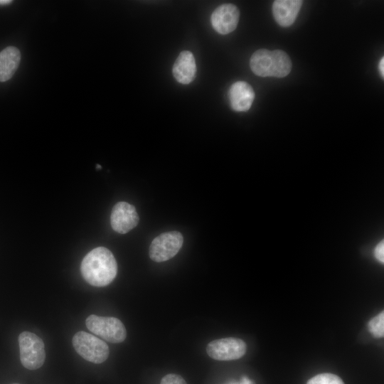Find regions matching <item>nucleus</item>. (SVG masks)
Instances as JSON below:
<instances>
[{
	"label": "nucleus",
	"mask_w": 384,
	"mask_h": 384,
	"mask_svg": "<svg viewBox=\"0 0 384 384\" xmlns=\"http://www.w3.org/2000/svg\"><path fill=\"white\" fill-rule=\"evenodd\" d=\"M80 270L82 277L90 284L105 287L115 278L117 264L110 250L104 247H98L85 256Z\"/></svg>",
	"instance_id": "nucleus-1"
},
{
	"label": "nucleus",
	"mask_w": 384,
	"mask_h": 384,
	"mask_svg": "<svg viewBox=\"0 0 384 384\" xmlns=\"http://www.w3.org/2000/svg\"><path fill=\"white\" fill-rule=\"evenodd\" d=\"M250 66L260 77L284 78L292 70V61L282 50L259 49L252 55Z\"/></svg>",
	"instance_id": "nucleus-2"
},
{
	"label": "nucleus",
	"mask_w": 384,
	"mask_h": 384,
	"mask_svg": "<svg viewBox=\"0 0 384 384\" xmlns=\"http://www.w3.org/2000/svg\"><path fill=\"white\" fill-rule=\"evenodd\" d=\"M76 352L84 359L101 363L107 360L110 354L107 344L99 338L85 331H78L72 340Z\"/></svg>",
	"instance_id": "nucleus-3"
},
{
	"label": "nucleus",
	"mask_w": 384,
	"mask_h": 384,
	"mask_svg": "<svg viewBox=\"0 0 384 384\" xmlns=\"http://www.w3.org/2000/svg\"><path fill=\"white\" fill-rule=\"evenodd\" d=\"M20 360L27 369L36 370L45 361L46 352L42 339L36 334L23 331L18 336Z\"/></svg>",
	"instance_id": "nucleus-4"
},
{
	"label": "nucleus",
	"mask_w": 384,
	"mask_h": 384,
	"mask_svg": "<svg viewBox=\"0 0 384 384\" xmlns=\"http://www.w3.org/2000/svg\"><path fill=\"white\" fill-rule=\"evenodd\" d=\"M85 324L91 332L110 343H121L126 338V329L117 318L92 314L86 319Z\"/></svg>",
	"instance_id": "nucleus-5"
},
{
	"label": "nucleus",
	"mask_w": 384,
	"mask_h": 384,
	"mask_svg": "<svg viewBox=\"0 0 384 384\" xmlns=\"http://www.w3.org/2000/svg\"><path fill=\"white\" fill-rule=\"evenodd\" d=\"M183 242L181 233L176 230L163 233L152 240L149 246V257L156 262L167 261L178 252Z\"/></svg>",
	"instance_id": "nucleus-6"
},
{
	"label": "nucleus",
	"mask_w": 384,
	"mask_h": 384,
	"mask_svg": "<svg viewBox=\"0 0 384 384\" xmlns=\"http://www.w3.org/2000/svg\"><path fill=\"white\" fill-rule=\"evenodd\" d=\"M246 343L240 338L229 337L210 341L206 347L208 355L217 361L240 358L246 353Z\"/></svg>",
	"instance_id": "nucleus-7"
},
{
	"label": "nucleus",
	"mask_w": 384,
	"mask_h": 384,
	"mask_svg": "<svg viewBox=\"0 0 384 384\" xmlns=\"http://www.w3.org/2000/svg\"><path fill=\"white\" fill-rule=\"evenodd\" d=\"M139 220L135 207L129 203L118 202L112 210L111 226L114 231L120 234L127 233L135 228Z\"/></svg>",
	"instance_id": "nucleus-8"
},
{
	"label": "nucleus",
	"mask_w": 384,
	"mask_h": 384,
	"mask_svg": "<svg viewBox=\"0 0 384 384\" xmlns=\"http://www.w3.org/2000/svg\"><path fill=\"white\" fill-rule=\"evenodd\" d=\"M240 12L233 4H223L217 7L211 14L213 28L220 34L225 35L233 31L238 23Z\"/></svg>",
	"instance_id": "nucleus-9"
},
{
	"label": "nucleus",
	"mask_w": 384,
	"mask_h": 384,
	"mask_svg": "<svg viewBox=\"0 0 384 384\" xmlns=\"http://www.w3.org/2000/svg\"><path fill=\"white\" fill-rule=\"evenodd\" d=\"M255 92L252 86L246 82H234L228 91L231 108L236 112L249 110L255 100Z\"/></svg>",
	"instance_id": "nucleus-10"
},
{
	"label": "nucleus",
	"mask_w": 384,
	"mask_h": 384,
	"mask_svg": "<svg viewBox=\"0 0 384 384\" xmlns=\"http://www.w3.org/2000/svg\"><path fill=\"white\" fill-rule=\"evenodd\" d=\"M303 1L301 0H276L272 4V14L276 22L288 27L296 20Z\"/></svg>",
	"instance_id": "nucleus-11"
},
{
	"label": "nucleus",
	"mask_w": 384,
	"mask_h": 384,
	"mask_svg": "<svg viewBox=\"0 0 384 384\" xmlns=\"http://www.w3.org/2000/svg\"><path fill=\"white\" fill-rule=\"evenodd\" d=\"M196 64L193 53L188 50L180 53L173 66V75L180 83L187 85L196 78Z\"/></svg>",
	"instance_id": "nucleus-12"
},
{
	"label": "nucleus",
	"mask_w": 384,
	"mask_h": 384,
	"mask_svg": "<svg viewBox=\"0 0 384 384\" xmlns=\"http://www.w3.org/2000/svg\"><path fill=\"white\" fill-rule=\"evenodd\" d=\"M20 60L21 53L16 47L9 46L0 52V82L11 78L19 65Z\"/></svg>",
	"instance_id": "nucleus-13"
},
{
	"label": "nucleus",
	"mask_w": 384,
	"mask_h": 384,
	"mask_svg": "<svg viewBox=\"0 0 384 384\" xmlns=\"http://www.w3.org/2000/svg\"><path fill=\"white\" fill-rule=\"evenodd\" d=\"M370 332L377 338L383 337L384 335V313L381 311L373 318L368 324Z\"/></svg>",
	"instance_id": "nucleus-14"
},
{
	"label": "nucleus",
	"mask_w": 384,
	"mask_h": 384,
	"mask_svg": "<svg viewBox=\"0 0 384 384\" xmlns=\"http://www.w3.org/2000/svg\"><path fill=\"white\" fill-rule=\"evenodd\" d=\"M306 384H344L343 380L336 375L332 373H321L311 378Z\"/></svg>",
	"instance_id": "nucleus-15"
},
{
	"label": "nucleus",
	"mask_w": 384,
	"mask_h": 384,
	"mask_svg": "<svg viewBox=\"0 0 384 384\" xmlns=\"http://www.w3.org/2000/svg\"><path fill=\"white\" fill-rule=\"evenodd\" d=\"M160 384H187L185 380L176 374H168L162 378Z\"/></svg>",
	"instance_id": "nucleus-16"
},
{
	"label": "nucleus",
	"mask_w": 384,
	"mask_h": 384,
	"mask_svg": "<svg viewBox=\"0 0 384 384\" xmlns=\"http://www.w3.org/2000/svg\"><path fill=\"white\" fill-rule=\"evenodd\" d=\"M375 257L382 264L384 262V241L381 240L375 247Z\"/></svg>",
	"instance_id": "nucleus-17"
},
{
	"label": "nucleus",
	"mask_w": 384,
	"mask_h": 384,
	"mask_svg": "<svg viewBox=\"0 0 384 384\" xmlns=\"http://www.w3.org/2000/svg\"><path fill=\"white\" fill-rule=\"evenodd\" d=\"M378 69L382 78H384V58L382 57L379 61Z\"/></svg>",
	"instance_id": "nucleus-18"
},
{
	"label": "nucleus",
	"mask_w": 384,
	"mask_h": 384,
	"mask_svg": "<svg viewBox=\"0 0 384 384\" xmlns=\"http://www.w3.org/2000/svg\"><path fill=\"white\" fill-rule=\"evenodd\" d=\"M12 2L11 0H0V5H7Z\"/></svg>",
	"instance_id": "nucleus-19"
},
{
	"label": "nucleus",
	"mask_w": 384,
	"mask_h": 384,
	"mask_svg": "<svg viewBox=\"0 0 384 384\" xmlns=\"http://www.w3.org/2000/svg\"><path fill=\"white\" fill-rule=\"evenodd\" d=\"M13 384H18V383H13Z\"/></svg>",
	"instance_id": "nucleus-20"
}]
</instances>
